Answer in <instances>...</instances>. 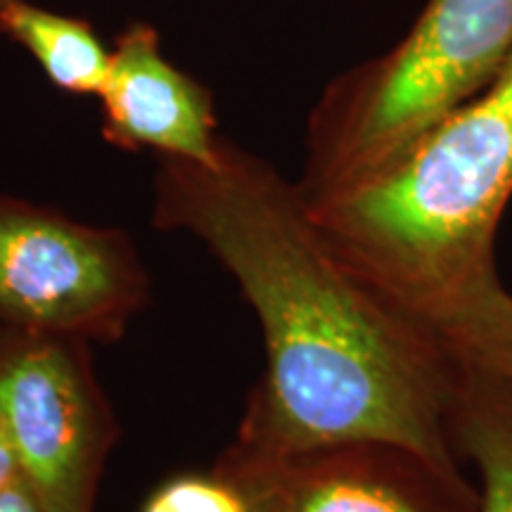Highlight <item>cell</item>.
<instances>
[{"mask_svg":"<svg viewBox=\"0 0 512 512\" xmlns=\"http://www.w3.org/2000/svg\"><path fill=\"white\" fill-rule=\"evenodd\" d=\"M152 221L207 247L261 325L266 366L228 456L387 441L465 463L453 432L460 356L332 252L297 181L221 136L211 164L159 157Z\"/></svg>","mask_w":512,"mask_h":512,"instance_id":"1","label":"cell"},{"mask_svg":"<svg viewBox=\"0 0 512 512\" xmlns=\"http://www.w3.org/2000/svg\"><path fill=\"white\" fill-rule=\"evenodd\" d=\"M510 200L512 60L380 171L306 207L370 290L439 332L503 285L496 235Z\"/></svg>","mask_w":512,"mask_h":512,"instance_id":"2","label":"cell"},{"mask_svg":"<svg viewBox=\"0 0 512 512\" xmlns=\"http://www.w3.org/2000/svg\"><path fill=\"white\" fill-rule=\"evenodd\" d=\"M512 60V0H427L392 50L332 79L311 110L306 200L361 181L484 91Z\"/></svg>","mask_w":512,"mask_h":512,"instance_id":"3","label":"cell"},{"mask_svg":"<svg viewBox=\"0 0 512 512\" xmlns=\"http://www.w3.org/2000/svg\"><path fill=\"white\" fill-rule=\"evenodd\" d=\"M147 302L131 235L0 192V330L112 344Z\"/></svg>","mask_w":512,"mask_h":512,"instance_id":"4","label":"cell"},{"mask_svg":"<svg viewBox=\"0 0 512 512\" xmlns=\"http://www.w3.org/2000/svg\"><path fill=\"white\" fill-rule=\"evenodd\" d=\"M0 425L48 512H93L119 437L93 344L0 330Z\"/></svg>","mask_w":512,"mask_h":512,"instance_id":"5","label":"cell"},{"mask_svg":"<svg viewBox=\"0 0 512 512\" xmlns=\"http://www.w3.org/2000/svg\"><path fill=\"white\" fill-rule=\"evenodd\" d=\"M216 467L245 484L252 512H479V486L463 465L434 463L387 441H349L278 460Z\"/></svg>","mask_w":512,"mask_h":512,"instance_id":"6","label":"cell"},{"mask_svg":"<svg viewBox=\"0 0 512 512\" xmlns=\"http://www.w3.org/2000/svg\"><path fill=\"white\" fill-rule=\"evenodd\" d=\"M98 100L102 138L119 150L197 164L216 159L221 133L211 93L164 55L150 24L121 31Z\"/></svg>","mask_w":512,"mask_h":512,"instance_id":"7","label":"cell"},{"mask_svg":"<svg viewBox=\"0 0 512 512\" xmlns=\"http://www.w3.org/2000/svg\"><path fill=\"white\" fill-rule=\"evenodd\" d=\"M453 432L479 477V512H512V382L460 356Z\"/></svg>","mask_w":512,"mask_h":512,"instance_id":"8","label":"cell"},{"mask_svg":"<svg viewBox=\"0 0 512 512\" xmlns=\"http://www.w3.org/2000/svg\"><path fill=\"white\" fill-rule=\"evenodd\" d=\"M0 36L34 57L53 86L98 98L112 50L86 19L41 8L31 0H0Z\"/></svg>","mask_w":512,"mask_h":512,"instance_id":"9","label":"cell"},{"mask_svg":"<svg viewBox=\"0 0 512 512\" xmlns=\"http://www.w3.org/2000/svg\"><path fill=\"white\" fill-rule=\"evenodd\" d=\"M458 356L512 382V294L496 287L439 330Z\"/></svg>","mask_w":512,"mask_h":512,"instance_id":"10","label":"cell"},{"mask_svg":"<svg viewBox=\"0 0 512 512\" xmlns=\"http://www.w3.org/2000/svg\"><path fill=\"white\" fill-rule=\"evenodd\" d=\"M140 512H252V496L221 467L169 477L145 498Z\"/></svg>","mask_w":512,"mask_h":512,"instance_id":"11","label":"cell"},{"mask_svg":"<svg viewBox=\"0 0 512 512\" xmlns=\"http://www.w3.org/2000/svg\"><path fill=\"white\" fill-rule=\"evenodd\" d=\"M0 512H48L41 498L34 494V489L17 479L5 489H0Z\"/></svg>","mask_w":512,"mask_h":512,"instance_id":"12","label":"cell"},{"mask_svg":"<svg viewBox=\"0 0 512 512\" xmlns=\"http://www.w3.org/2000/svg\"><path fill=\"white\" fill-rule=\"evenodd\" d=\"M17 479H22V475H19L15 451H12L8 434H5L3 425H0V489H5V486H10L12 482H17Z\"/></svg>","mask_w":512,"mask_h":512,"instance_id":"13","label":"cell"}]
</instances>
